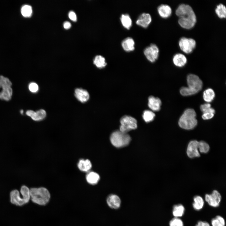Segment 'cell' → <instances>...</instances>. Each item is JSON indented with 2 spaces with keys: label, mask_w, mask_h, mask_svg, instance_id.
<instances>
[{
  "label": "cell",
  "mask_w": 226,
  "mask_h": 226,
  "mask_svg": "<svg viewBox=\"0 0 226 226\" xmlns=\"http://www.w3.org/2000/svg\"><path fill=\"white\" fill-rule=\"evenodd\" d=\"M179 17L178 22L182 28L189 29L194 27L196 22V14L190 5L184 3L179 5L175 10Z\"/></svg>",
  "instance_id": "cell-1"
},
{
  "label": "cell",
  "mask_w": 226,
  "mask_h": 226,
  "mask_svg": "<svg viewBox=\"0 0 226 226\" xmlns=\"http://www.w3.org/2000/svg\"><path fill=\"white\" fill-rule=\"evenodd\" d=\"M187 87H183L180 89V93L184 96L194 94L199 92L202 89V82L197 75L190 74L187 77Z\"/></svg>",
  "instance_id": "cell-2"
},
{
  "label": "cell",
  "mask_w": 226,
  "mask_h": 226,
  "mask_svg": "<svg viewBox=\"0 0 226 226\" xmlns=\"http://www.w3.org/2000/svg\"><path fill=\"white\" fill-rule=\"evenodd\" d=\"M30 199L33 202L40 205H45L49 202L50 193L44 187L32 188L30 189Z\"/></svg>",
  "instance_id": "cell-3"
},
{
  "label": "cell",
  "mask_w": 226,
  "mask_h": 226,
  "mask_svg": "<svg viewBox=\"0 0 226 226\" xmlns=\"http://www.w3.org/2000/svg\"><path fill=\"white\" fill-rule=\"evenodd\" d=\"M196 116V113L194 109L191 108L186 109L179 119L178 124L179 126L186 130L193 128L197 123Z\"/></svg>",
  "instance_id": "cell-4"
},
{
  "label": "cell",
  "mask_w": 226,
  "mask_h": 226,
  "mask_svg": "<svg viewBox=\"0 0 226 226\" xmlns=\"http://www.w3.org/2000/svg\"><path fill=\"white\" fill-rule=\"evenodd\" d=\"M131 140V138L129 135L120 130L113 132L110 137L111 143L116 148H121L127 145Z\"/></svg>",
  "instance_id": "cell-5"
},
{
  "label": "cell",
  "mask_w": 226,
  "mask_h": 226,
  "mask_svg": "<svg viewBox=\"0 0 226 226\" xmlns=\"http://www.w3.org/2000/svg\"><path fill=\"white\" fill-rule=\"evenodd\" d=\"M120 121L121 125L119 130L124 133H127L128 132L135 129L137 127L136 120L130 116L125 115L123 116Z\"/></svg>",
  "instance_id": "cell-6"
},
{
  "label": "cell",
  "mask_w": 226,
  "mask_h": 226,
  "mask_svg": "<svg viewBox=\"0 0 226 226\" xmlns=\"http://www.w3.org/2000/svg\"><path fill=\"white\" fill-rule=\"evenodd\" d=\"M179 45L180 50L183 52L189 54L191 53L195 48L196 42L192 38L183 37L179 40Z\"/></svg>",
  "instance_id": "cell-7"
},
{
  "label": "cell",
  "mask_w": 226,
  "mask_h": 226,
  "mask_svg": "<svg viewBox=\"0 0 226 226\" xmlns=\"http://www.w3.org/2000/svg\"><path fill=\"white\" fill-rule=\"evenodd\" d=\"M30 199V195L21 197L19 191L17 190H13L10 193V202L16 206H22L28 203Z\"/></svg>",
  "instance_id": "cell-8"
},
{
  "label": "cell",
  "mask_w": 226,
  "mask_h": 226,
  "mask_svg": "<svg viewBox=\"0 0 226 226\" xmlns=\"http://www.w3.org/2000/svg\"><path fill=\"white\" fill-rule=\"evenodd\" d=\"M159 52L157 46L155 44H151L144 49V54L149 61L153 62L158 59Z\"/></svg>",
  "instance_id": "cell-9"
},
{
  "label": "cell",
  "mask_w": 226,
  "mask_h": 226,
  "mask_svg": "<svg viewBox=\"0 0 226 226\" xmlns=\"http://www.w3.org/2000/svg\"><path fill=\"white\" fill-rule=\"evenodd\" d=\"M205 198V201L210 206L216 207L219 205L221 199V196L217 191L215 190L213 191L211 194H206Z\"/></svg>",
  "instance_id": "cell-10"
},
{
  "label": "cell",
  "mask_w": 226,
  "mask_h": 226,
  "mask_svg": "<svg viewBox=\"0 0 226 226\" xmlns=\"http://www.w3.org/2000/svg\"><path fill=\"white\" fill-rule=\"evenodd\" d=\"M187 154L190 158L199 157L200 154L198 150V142L193 140L189 143L187 149Z\"/></svg>",
  "instance_id": "cell-11"
},
{
  "label": "cell",
  "mask_w": 226,
  "mask_h": 226,
  "mask_svg": "<svg viewBox=\"0 0 226 226\" xmlns=\"http://www.w3.org/2000/svg\"><path fill=\"white\" fill-rule=\"evenodd\" d=\"M26 114L32 120L36 121L43 120L46 116V112L43 109H40L36 112L33 110H28L26 111Z\"/></svg>",
  "instance_id": "cell-12"
},
{
  "label": "cell",
  "mask_w": 226,
  "mask_h": 226,
  "mask_svg": "<svg viewBox=\"0 0 226 226\" xmlns=\"http://www.w3.org/2000/svg\"><path fill=\"white\" fill-rule=\"evenodd\" d=\"M152 21L150 15L148 13H143L141 14L136 21V24L144 28H147Z\"/></svg>",
  "instance_id": "cell-13"
},
{
  "label": "cell",
  "mask_w": 226,
  "mask_h": 226,
  "mask_svg": "<svg viewBox=\"0 0 226 226\" xmlns=\"http://www.w3.org/2000/svg\"><path fill=\"white\" fill-rule=\"evenodd\" d=\"M107 204L111 208L117 209L119 208L121 204L119 197L115 194H110L108 196L106 199Z\"/></svg>",
  "instance_id": "cell-14"
},
{
  "label": "cell",
  "mask_w": 226,
  "mask_h": 226,
  "mask_svg": "<svg viewBox=\"0 0 226 226\" xmlns=\"http://www.w3.org/2000/svg\"><path fill=\"white\" fill-rule=\"evenodd\" d=\"M161 100L159 98L150 96L148 98V106L153 111L159 110L161 108Z\"/></svg>",
  "instance_id": "cell-15"
},
{
  "label": "cell",
  "mask_w": 226,
  "mask_h": 226,
  "mask_svg": "<svg viewBox=\"0 0 226 226\" xmlns=\"http://www.w3.org/2000/svg\"><path fill=\"white\" fill-rule=\"evenodd\" d=\"M157 10L160 16L164 18L169 17L172 13L171 7L166 4H162L159 5L158 7Z\"/></svg>",
  "instance_id": "cell-16"
},
{
  "label": "cell",
  "mask_w": 226,
  "mask_h": 226,
  "mask_svg": "<svg viewBox=\"0 0 226 226\" xmlns=\"http://www.w3.org/2000/svg\"><path fill=\"white\" fill-rule=\"evenodd\" d=\"M172 60L174 64L179 67L184 66L187 62L186 56L183 54L180 53L175 54L173 56Z\"/></svg>",
  "instance_id": "cell-17"
},
{
  "label": "cell",
  "mask_w": 226,
  "mask_h": 226,
  "mask_svg": "<svg viewBox=\"0 0 226 226\" xmlns=\"http://www.w3.org/2000/svg\"><path fill=\"white\" fill-rule=\"evenodd\" d=\"M74 95L76 98L82 103L87 101L89 98L88 91L82 89H76L75 90Z\"/></svg>",
  "instance_id": "cell-18"
},
{
  "label": "cell",
  "mask_w": 226,
  "mask_h": 226,
  "mask_svg": "<svg viewBox=\"0 0 226 226\" xmlns=\"http://www.w3.org/2000/svg\"><path fill=\"white\" fill-rule=\"evenodd\" d=\"M77 166L81 171L88 172L91 169L92 164L90 161L89 159H82L78 161Z\"/></svg>",
  "instance_id": "cell-19"
},
{
  "label": "cell",
  "mask_w": 226,
  "mask_h": 226,
  "mask_svg": "<svg viewBox=\"0 0 226 226\" xmlns=\"http://www.w3.org/2000/svg\"><path fill=\"white\" fill-rule=\"evenodd\" d=\"M86 180L87 182L92 185L97 184L100 180V176L97 173L89 171L86 175Z\"/></svg>",
  "instance_id": "cell-20"
},
{
  "label": "cell",
  "mask_w": 226,
  "mask_h": 226,
  "mask_svg": "<svg viewBox=\"0 0 226 226\" xmlns=\"http://www.w3.org/2000/svg\"><path fill=\"white\" fill-rule=\"evenodd\" d=\"M134 45V41L131 37H128L125 38L121 43L123 49L127 52L133 51L135 49Z\"/></svg>",
  "instance_id": "cell-21"
},
{
  "label": "cell",
  "mask_w": 226,
  "mask_h": 226,
  "mask_svg": "<svg viewBox=\"0 0 226 226\" xmlns=\"http://www.w3.org/2000/svg\"><path fill=\"white\" fill-rule=\"evenodd\" d=\"M12 95L13 90L11 87L3 89L0 92V99L8 101L11 99Z\"/></svg>",
  "instance_id": "cell-22"
},
{
  "label": "cell",
  "mask_w": 226,
  "mask_h": 226,
  "mask_svg": "<svg viewBox=\"0 0 226 226\" xmlns=\"http://www.w3.org/2000/svg\"><path fill=\"white\" fill-rule=\"evenodd\" d=\"M120 20L123 26L127 30L130 29L132 25V20L129 15L127 14H122Z\"/></svg>",
  "instance_id": "cell-23"
},
{
  "label": "cell",
  "mask_w": 226,
  "mask_h": 226,
  "mask_svg": "<svg viewBox=\"0 0 226 226\" xmlns=\"http://www.w3.org/2000/svg\"><path fill=\"white\" fill-rule=\"evenodd\" d=\"M215 94L214 90L211 88L206 89L203 93V99L205 101L208 103L214 99Z\"/></svg>",
  "instance_id": "cell-24"
},
{
  "label": "cell",
  "mask_w": 226,
  "mask_h": 226,
  "mask_svg": "<svg viewBox=\"0 0 226 226\" xmlns=\"http://www.w3.org/2000/svg\"><path fill=\"white\" fill-rule=\"evenodd\" d=\"M194 202L192 204L193 208L196 210H201L204 204V201L203 198L199 196H196L193 198Z\"/></svg>",
  "instance_id": "cell-25"
},
{
  "label": "cell",
  "mask_w": 226,
  "mask_h": 226,
  "mask_svg": "<svg viewBox=\"0 0 226 226\" xmlns=\"http://www.w3.org/2000/svg\"><path fill=\"white\" fill-rule=\"evenodd\" d=\"M185 208L182 205L179 204L174 206L172 213L173 216L176 218L182 216L184 213Z\"/></svg>",
  "instance_id": "cell-26"
},
{
  "label": "cell",
  "mask_w": 226,
  "mask_h": 226,
  "mask_svg": "<svg viewBox=\"0 0 226 226\" xmlns=\"http://www.w3.org/2000/svg\"><path fill=\"white\" fill-rule=\"evenodd\" d=\"M215 12L220 18H225L226 17V8L225 6L222 3L217 5L215 9Z\"/></svg>",
  "instance_id": "cell-27"
},
{
  "label": "cell",
  "mask_w": 226,
  "mask_h": 226,
  "mask_svg": "<svg viewBox=\"0 0 226 226\" xmlns=\"http://www.w3.org/2000/svg\"><path fill=\"white\" fill-rule=\"evenodd\" d=\"M94 64L99 68H103L105 67L106 65L105 58L101 55L96 56L93 61Z\"/></svg>",
  "instance_id": "cell-28"
},
{
  "label": "cell",
  "mask_w": 226,
  "mask_h": 226,
  "mask_svg": "<svg viewBox=\"0 0 226 226\" xmlns=\"http://www.w3.org/2000/svg\"><path fill=\"white\" fill-rule=\"evenodd\" d=\"M155 116V114L151 110H146L143 112V117L146 122H149L153 121Z\"/></svg>",
  "instance_id": "cell-29"
},
{
  "label": "cell",
  "mask_w": 226,
  "mask_h": 226,
  "mask_svg": "<svg viewBox=\"0 0 226 226\" xmlns=\"http://www.w3.org/2000/svg\"><path fill=\"white\" fill-rule=\"evenodd\" d=\"M12 83L7 78L0 76V88L2 89L11 87Z\"/></svg>",
  "instance_id": "cell-30"
},
{
  "label": "cell",
  "mask_w": 226,
  "mask_h": 226,
  "mask_svg": "<svg viewBox=\"0 0 226 226\" xmlns=\"http://www.w3.org/2000/svg\"><path fill=\"white\" fill-rule=\"evenodd\" d=\"M212 226H225V221L224 219L220 216H217L211 220Z\"/></svg>",
  "instance_id": "cell-31"
},
{
  "label": "cell",
  "mask_w": 226,
  "mask_h": 226,
  "mask_svg": "<svg viewBox=\"0 0 226 226\" xmlns=\"http://www.w3.org/2000/svg\"><path fill=\"white\" fill-rule=\"evenodd\" d=\"M200 108L203 114L211 113L214 114L215 113V110L211 107V104L208 103L201 105Z\"/></svg>",
  "instance_id": "cell-32"
},
{
  "label": "cell",
  "mask_w": 226,
  "mask_h": 226,
  "mask_svg": "<svg viewBox=\"0 0 226 226\" xmlns=\"http://www.w3.org/2000/svg\"><path fill=\"white\" fill-rule=\"evenodd\" d=\"M210 148L209 145L204 141L198 142L199 151L202 153H206L209 150Z\"/></svg>",
  "instance_id": "cell-33"
},
{
  "label": "cell",
  "mask_w": 226,
  "mask_h": 226,
  "mask_svg": "<svg viewBox=\"0 0 226 226\" xmlns=\"http://www.w3.org/2000/svg\"><path fill=\"white\" fill-rule=\"evenodd\" d=\"M32 12V7L29 5H24L21 8V13L23 16L29 17L31 16Z\"/></svg>",
  "instance_id": "cell-34"
},
{
  "label": "cell",
  "mask_w": 226,
  "mask_h": 226,
  "mask_svg": "<svg viewBox=\"0 0 226 226\" xmlns=\"http://www.w3.org/2000/svg\"><path fill=\"white\" fill-rule=\"evenodd\" d=\"M169 225L170 226H184L182 220L176 217L173 218L170 221Z\"/></svg>",
  "instance_id": "cell-35"
},
{
  "label": "cell",
  "mask_w": 226,
  "mask_h": 226,
  "mask_svg": "<svg viewBox=\"0 0 226 226\" xmlns=\"http://www.w3.org/2000/svg\"><path fill=\"white\" fill-rule=\"evenodd\" d=\"M28 88L29 90L32 93H35L37 92L39 89L38 84L35 82H31L29 85Z\"/></svg>",
  "instance_id": "cell-36"
},
{
  "label": "cell",
  "mask_w": 226,
  "mask_h": 226,
  "mask_svg": "<svg viewBox=\"0 0 226 226\" xmlns=\"http://www.w3.org/2000/svg\"><path fill=\"white\" fill-rule=\"evenodd\" d=\"M214 114L211 113H203L202 117L205 120H208L212 118L214 116Z\"/></svg>",
  "instance_id": "cell-37"
},
{
  "label": "cell",
  "mask_w": 226,
  "mask_h": 226,
  "mask_svg": "<svg viewBox=\"0 0 226 226\" xmlns=\"http://www.w3.org/2000/svg\"><path fill=\"white\" fill-rule=\"evenodd\" d=\"M69 18L73 21L77 20V16L75 13L73 11H70L68 13Z\"/></svg>",
  "instance_id": "cell-38"
},
{
  "label": "cell",
  "mask_w": 226,
  "mask_h": 226,
  "mask_svg": "<svg viewBox=\"0 0 226 226\" xmlns=\"http://www.w3.org/2000/svg\"><path fill=\"white\" fill-rule=\"evenodd\" d=\"M196 226H210L209 223L205 221H199Z\"/></svg>",
  "instance_id": "cell-39"
},
{
  "label": "cell",
  "mask_w": 226,
  "mask_h": 226,
  "mask_svg": "<svg viewBox=\"0 0 226 226\" xmlns=\"http://www.w3.org/2000/svg\"><path fill=\"white\" fill-rule=\"evenodd\" d=\"M71 23L68 21L65 22L63 24V27L66 29H69L71 27Z\"/></svg>",
  "instance_id": "cell-40"
},
{
  "label": "cell",
  "mask_w": 226,
  "mask_h": 226,
  "mask_svg": "<svg viewBox=\"0 0 226 226\" xmlns=\"http://www.w3.org/2000/svg\"><path fill=\"white\" fill-rule=\"evenodd\" d=\"M20 112L21 114H23V113H24V111H23V110H21L20 111Z\"/></svg>",
  "instance_id": "cell-41"
}]
</instances>
